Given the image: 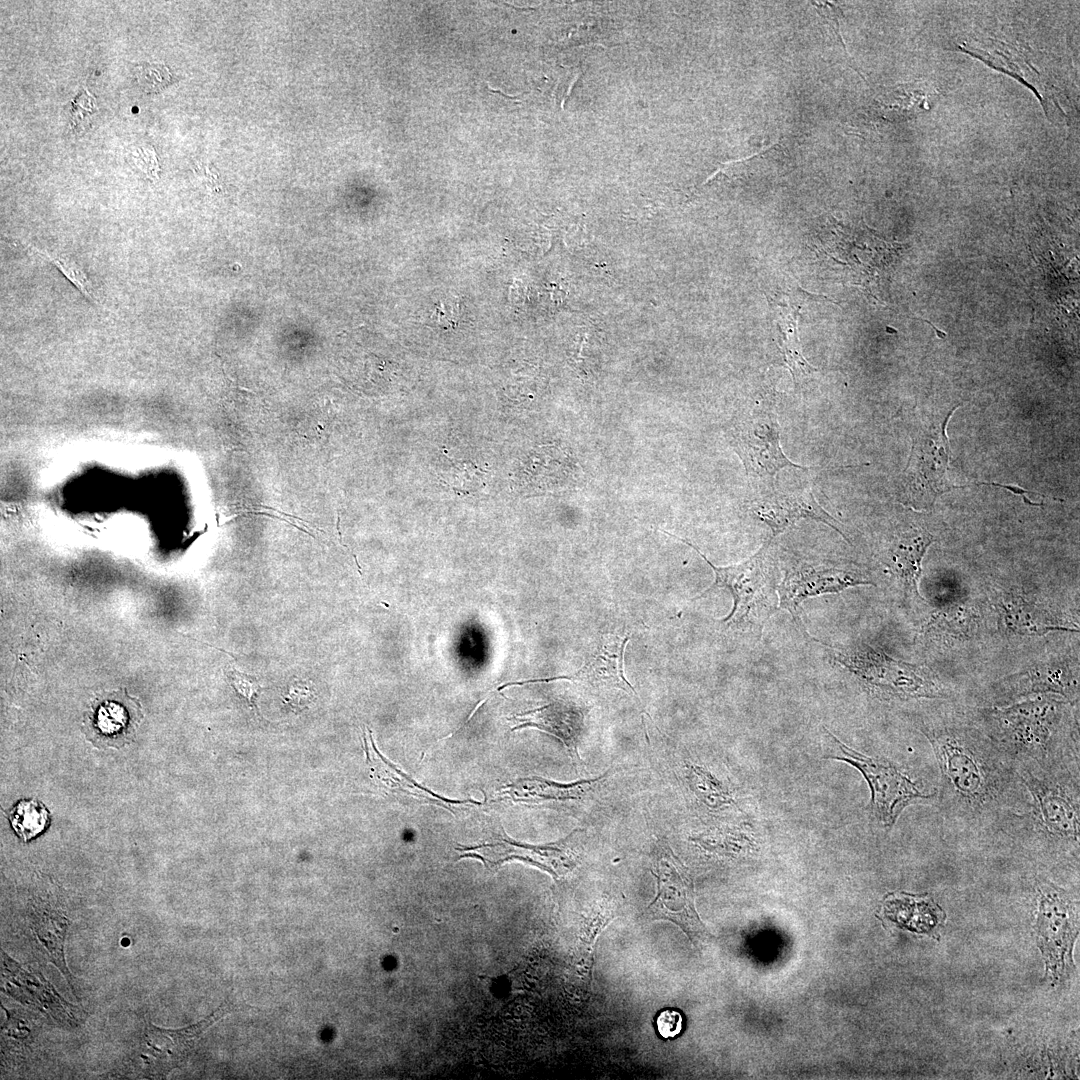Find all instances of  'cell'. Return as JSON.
Listing matches in <instances>:
<instances>
[{"label":"cell","instance_id":"44dd1931","mask_svg":"<svg viewBox=\"0 0 1080 1080\" xmlns=\"http://www.w3.org/2000/svg\"><path fill=\"white\" fill-rule=\"evenodd\" d=\"M999 614L1004 627L1020 635H1043L1053 630L1075 631L1036 603L1017 594L1001 601Z\"/></svg>","mask_w":1080,"mask_h":1080},{"label":"cell","instance_id":"9a60e30c","mask_svg":"<svg viewBox=\"0 0 1080 1080\" xmlns=\"http://www.w3.org/2000/svg\"><path fill=\"white\" fill-rule=\"evenodd\" d=\"M628 642V636L602 635L586 654L582 666L574 673L544 679L508 682L497 689L501 690L512 685L566 680L595 690L620 689L637 698L634 687L624 674V653Z\"/></svg>","mask_w":1080,"mask_h":1080},{"label":"cell","instance_id":"9c48e42d","mask_svg":"<svg viewBox=\"0 0 1080 1080\" xmlns=\"http://www.w3.org/2000/svg\"><path fill=\"white\" fill-rule=\"evenodd\" d=\"M651 873L656 879V895L643 917L648 921H670L692 938L701 931L693 905V885L686 868L666 841L659 840L651 852Z\"/></svg>","mask_w":1080,"mask_h":1080},{"label":"cell","instance_id":"484cf974","mask_svg":"<svg viewBox=\"0 0 1080 1080\" xmlns=\"http://www.w3.org/2000/svg\"><path fill=\"white\" fill-rule=\"evenodd\" d=\"M9 819L16 834L28 841L45 830L49 812L38 800H21L10 811Z\"/></svg>","mask_w":1080,"mask_h":1080},{"label":"cell","instance_id":"2e32d148","mask_svg":"<svg viewBox=\"0 0 1080 1080\" xmlns=\"http://www.w3.org/2000/svg\"><path fill=\"white\" fill-rule=\"evenodd\" d=\"M994 693L1001 703L1044 694H1056L1071 702L1078 699L1079 681L1069 666L1049 663L1006 677L998 683Z\"/></svg>","mask_w":1080,"mask_h":1080},{"label":"cell","instance_id":"603a6c76","mask_svg":"<svg viewBox=\"0 0 1080 1080\" xmlns=\"http://www.w3.org/2000/svg\"><path fill=\"white\" fill-rule=\"evenodd\" d=\"M775 320L779 331L778 345L783 360L790 370L796 384L803 378L809 377L815 369L803 356L797 330L799 307H793L787 303L776 302L774 305Z\"/></svg>","mask_w":1080,"mask_h":1080},{"label":"cell","instance_id":"ac0fdd59","mask_svg":"<svg viewBox=\"0 0 1080 1080\" xmlns=\"http://www.w3.org/2000/svg\"><path fill=\"white\" fill-rule=\"evenodd\" d=\"M609 776V771L589 779L558 783L540 777L517 779L506 785L502 795L514 802L542 803L580 800L593 792Z\"/></svg>","mask_w":1080,"mask_h":1080},{"label":"cell","instance_id":"f546056e","mask_svg":"<svg viewBox=\"0 0 1080 1080\" xmlns=\"http://www.w3.org/2000/svg\"><path fill=\"white\" fill-rule=\"evenodd\" d=\"M656 1028L663 1038H674L683 1028L682 1014L675 1009H665L656 1018Z\"/></svg>","mask_w":1080,"mask_h":1080},{"label":"cell","instance_id":"83f0119b","mask_svg":"<svg viewBox=\"0 0 1080 1080\" xmlns=\"http://www.w3.org/2000/svg\"><path fill=\"white\" fill-rule=\"evenodd\" d=\"M134 73L140 88L147 93L160 91L172 81L169 69L159 63H141Z\"/></svg>","mask_w":1080,"mask_h":1080},{"label":"cell","instance_id":"30bf717a","mask_svg":"<svg viewBox=\"0 0 1080 1080\" xmlns=\"http://www.w3.org/2000/svg\"><path fill=\"white\" fill-rule=\"evenodd\" d=\"M230 1010L231 1004L225 1002L205 1019L180 1029L148 1023L128 1060L132 1073L145 1078L166 1077L188 1058L201 1035Z\"/></svg>","mask_w":1080,"mask_h":1080},{"label":"cell","instance_id":"5b68a950","mask_svg":"<svg viewBox=\"0 0 1080 1080\" xmlns=\"http://www.w3.org/2000/svg\"><path fill=\"white\" fill-rule=\"evenodd\" d=\"M775 396L758 395L734 413L726 430L730 446L746 474L761 491L772 488L786 468H802L790 461L780 444Z\"/></svg>","mask_w":1080,"mask_h":1080},{"label":"cell","instance_id":"ba28073f","mask_svg":"<svg viewBox=\"0 0 1080 1080\" xmlns=\"http://www.w3.org/2000/svg\"><path fill=\"white\" fill-rule=\"evenodd\" d=\"M834 754L832 758L843 760L857 768L871 790V812L884 827H892L901 812L919 799H928L917 784L902 773L892 762L865 756L841 743L825 730Z\"/></svg>","mask_w":1080,"mask_h":1080},{"label":"cell","instance_id":"cb8c5ba5","mask_svg":"<svg viewBox=\"0 0 1080 1080\" xmlns=\"http://www.w3.org/2000/svg\"><path fill=\"white\" fill-rule=\"evenodd\" d=\"M30 927L44 955L57 966L73 987L72 975L66 966L63 952L69 920L61 913L42 910L33 914Z\"/></svg>","mask_w":1080,"mask_h":1080},{"label":"cell","instance_id":"d4e9b609","mask_svg":"<svg viewBox=\"0 0 1080 1080\" xmlns=\"http://www.w3.org/2000/svg\"><path fill=\"white\" fill-rule=\"evenodd\" d=\"M888 915L894 921L909 929L928 933L942 923L943 911L924 896H899L887 901Z\"/></svg>","mask_w":1080,"mask_h":1080},{"label":"cell","instance_id":"277c9868","mask_svg":"<svg viewBox=\"0 0 1080 1080\" xmlns=\"http://www.w3.org/2000/svg\"><path fill=\"white\" fill-rule=\"evenodd\" d=\"M664 533L692 547L711 567L713 584L696 597L699 599L715 588H726L733 596V608L722 620L727 627L750 630L761 634L764 624L779 610L777 599L774 539L766 540L758 551L745 561L729 566H716L695 545L672 533Z\"/></svg>","mask_w":1080,"mask_h":1080},{"label":"cell","instance_id":"6da1fadb","mask_svg":"<svg viewBox=\"0 0 1080 1080\" xmlns=\"http://www.w3.org/2000/svg\"><path fill=\"white\" fill-rule=\"evenodd\" d=\"M939 770V807L964 830L1009 835L1030 796L1014 764L983 729L959 720L922 721Z\"/></svg>","mask_w":1080,"mask_h":1080},{"label":"cell","instance_id":"52a82bcc","mask_svg":"<svg viewBox=\"0 0 1080 1080\" xmlns=\"http://www.w3.org/2000/svg\"><path fill=\"white\" fill-rule=\"evenodd\" d=\"M953 410L924 421L915 432L901 487L904 499L914 506L931 504L949 490L944 481L950 457L946 425Z\"/></svg>","mask_w":1080,"mask_h":1080},{"label":"cell","instance_id":"4316f807","mask_svg":"<svg viewBox=\"0 0 1080 1080\" xmlns=\"http://www.w3.org/2000/svg\"><path fill=\"white\" fill-rule=\"evenodd\" d=\"M17 241L30 251L49 260L74 286L77 287V289L83 294V296H85L91 302H94L99 306L101 305L95 295L93 284L90 281L88 275L75 260L71 259L66 255L54 254L46 250H40L39 248L23 240Z\"/></svg>","mask_w":1080,"mask_h":1080},{"label":"cell","instance_id":"5bb4252c","mask_svg":"<svg viewBox=\"0 0 1080 1080\" xmlns=\"http://www.w3.org/2000/svg\"><path fill=\"white\" fill-rule=\"evenodd\" d=\"M753 515L766 524L773 538L801 519H812L828 525L850 542L843 525L830 515L815 499L810 487H780L775 485L752 501Z\"/></svg>","mask_w":1080,"mask_h":1080},{"label":"cell","instance_id":"7c38bea8","mask_svg":"<svg viewBox=\"0 0 1080 1080\" xmlns=\"http://www.w3.org/2000/svg\"><path fill=\"white\" fill-rule=\"evenodd\" d=\"M579 829L557 842L532 845L514 841L506 836L497 835L495 839L474 846L457 848L460 858H476L491 871H496L503 863L519 860L547 872L555 881L570 874L579 860L571 845V839Z\"/></svg>","mask_w":1080,"mask_h":1080},{"label":"cell","instance_id":"8fae6325","mask_svg":"<svg viewBox=\"0 0 1080 1080\" xmlns=\"http://www.w3.org/2000/svg\"><path fill=\"white\" fill-rule=\"evenodd\" d=\"M1037 891L1038 942L1047 972L1056 979L1071 965L1070 952L1078 931L1076 902L1069 892L1046 880L1038 881Z\"/></svg>","mask_w":1080,"mask_h":1080},{"label":"cell","instance_id":"d6986e66","mask_svg":"<svg viewBox=\"0 0 1080 1080\" xmlns=\"http://www.w3.org/2000/svg\"><path fill=\"white\" fill-rule=\"evenodd\" d=\"M368 733L371 745L368 744L365 733L363 734L367 764L369 765L372 777L384 789L394 793H402L403 795L411 797L421 803H429L451 810L453 809V805H467L477 803L470 800H449L439 795H436L435 793L429 791L424 787H421L411 778L396 769L392 764H390L380 755L377 748L375 747L372 732L370 729H368Z\"/></svg>","mask_w":1080,"mask_h":1080},{"label":"cell","instance_id":"ffe728a7","mask_svg":"<svg viewBox=\"0 0 1080 1080\" xmlns=\"http://www.w3.org/2000/svg\"><path fill=\"white\" fill-rule=\"evenodd\" d=\"M139 720V709L122 693H112L97 700L89 713L93 733L106 740H123L132 734Z\"/></svg>","mask_w":1080,"mask_h":1080},{"label":"cell","instance_id":"8992f818","mask_svg":"<svg viewBox=\"0 0 1080 1080\" xmlns=\"http://www.w3.org/2000/svg\"><path fill=\"white\" fill-rule=\"evenodd\" d=\"M833 658L856 675L867 688L885 698L900 700L945 696L930 670L894 659L869 644L831 649Z\"/></svg>","mask_w":1080,"mask_h":1080},{"label":"cell","instance_id":"4fadbf2b","mask_svg":"<svg viewBox=\"0 0 1080 1080\" xmlns=\"http://www.w3.org/2000/svg\"><path fill=\"white\" fill-rule=\"evenodd\" d=\"M859 585L874 584L856 570L801 564L788 570L777 586L779 609L787 610L801 632L811 638L801 617V603L810 597L839 593Z\"/></svg>","mask_w":1080,"mask_h":1080},{"label":"cell","instance_id":"7a4b0ae2","mask_svg":"<svg viewBox=\"0 0 1080 1080\" xmlns=\"http://www.w3.org/2000/svg\"><path fill=\"white\" fill-rule=\"evenodd\" d=\"M1055 697H1037L984 712L983 731L1015 765L1051 767L1079 759L1078 731L1068 705Z\"/></svg>","mask_w":1080,"mask_h":1080},{"label":"cell","instance_id":"3957f363","mask_svg":"<svg viewBox=\"0 0 1080 1080\" xmlns=\"http://www.w3.org/2000/svg\"><path fill=\"white\" fill-rule=\"evenodd\" d=\"M1015 769L1030 796L1008 836L1071 851L1078 857L1080 836L1079 759L1051 767L1018 764Z\"/></svg>","mask_w":1080,"mask_h":1080},{"label":"cell","instance_id":"f1b7e54d","mask_svg":"<svg viewBox=\"0 0 1080 1080\" xmlns=\"http://www.w3.org/2000/svg\"><path fill=\"white\" fill-rule=\"evenodd\" d=\"M226 675L235 692L242 697L251 708L257 710L256 699L262 690L259 681L255 677L235 668H229Z\"/></svg>","mask_w":1080,"mask_h":1080},{"label":"cell","instance_id":"7402d4cb","mask_svg":"<svg viewBox=\"0 0 1080 1080\" xmlns=\"http://www.w3.org/2000/svg\"><path fill=\"white\" fill-rule=\"evenodd\" d=\"M933 537L922 529H911L904 533L891 550L890 568L905 588L918 593V580L921 574V561L932 543ZM920 597V596H919Z\"/></svg>","mask_w":1080,"mask_h":1080},{"label":"cell","instance_id":"e0dca14e","mask_svg":"<svg viewBox=\"0 0 1080 1080\" xmlns=\"http://www.w3.org/2000/svg\"><path fill=\"white\" fill-rule=\"evenodd\" d=\"M511 731L532 727L544 731L562 742L574 763H580L578 747L583 731V714L576 708L550 703L515 715Z\"/></svg>","mask_w":1080,"mask_h":1080}]
</instances>
